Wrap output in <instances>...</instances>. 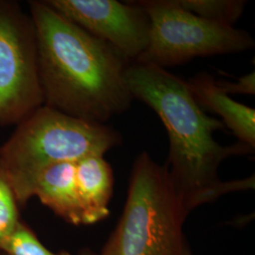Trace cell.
<instances>
[{
    "mask_svg": "<svg viewBox=\"0 0 255 255\" xmlns=\"http://www.w3.org/2000/svg\"><path fill=\"white\" fill-rule=\"evenodd\" d=\"M133 99L154 111L166 128L169 150L165 167L186 213L233 192L255 189V176L223 182L220 164L233 156L254 154L238 142L221 146L213 136L224 128L195 101L187 82L154 64L131 63L125 73Z\"/></svg>",
    "mask_w": 255,
    "mask_h": 255,
    "instance_id": "6da1fadb",
    "label": "cell"
},
{
    "mask_svg": "<svg viewBox=\"0 0 255 255\" xmlns=\"http://www.w3.org/2000/svg\"><path fill=\"white\" fill-rule=\"evenodd\" d=\"M28 6L36 28L44 105L100 124L127 111L134 99L125 78L130 64L125 57L46 1Z\"/></svg>",
    "mask_w": 255,
    "mask_h": 255,
    "instance_id": "7a4b0ae2",
    "label": "cell"
},
{
    "mask_svg": "<svg viewBox=\"0 0 255 255\" xmlns=\"http://www.w3.org/2000/svg\"><path fill=\"white\" fill-rule=\"evenodd\" d=\"M121 143L122 137L113 128L43 105L18 123L0 146V167L23 206L33 198L38 177L50 165L104 156Z\"/></svg>",
    "mask_w": 255,
    "mask_h": 255,
    "instance_id": "3957f363",
    "label": "cell"
},
{
    "mask_svg": "<svg viewBox=\"0 0 255 255\" xmlns=\"http://www.w3.org/2000/svg\"><path fill=\"white\" fill-rule=\"evenodd\" d=\"M187 217L165 165L144 151L132 165L118 225L99 255H193L183 233Z\"/></svg>",
    "mask_w": 255,
    "mask_h": 255,
    "instance_id": "277c9868",
    "label": "cell"
},
{
    "mask_svg": "<svg viewBox=\"0 0 255 255\" xmlns=\"http://www.w3.org/2000/svg\"><path fill=\"white\" fill-rule=\"evenodd\" d=\"M137 3L150 21L149 43L135 63L164 68L198 57L246 51L255 46L245 30L219 25L182 8L177 0H142Z\"/></svg>",
    "mask_w": 255,
    "mask_h": 255,
    "instance_id": "5b68a950",
    "label": "cell"
},
{
    "mask_svg": "<svg viewBox=\"0 0 255 255\" xmlns=\"http://www.w3.org/2000/svg\"><path fill=\"white\" fill-rule=\"evenodd\" d=\"M43 105L34 22L18 2L0 0V126L17 125Z\"/></svg>",
    "mask_w": 255,
    "mask_h": 255,
    "instance_id": "8992f818",
    "label": "cell"
},
{
    "mask_svg": "<svg viewBox=\"0 0 255 255\" xmlns=\"http://www.w3.org/2000/svg\"><path fill=\"white\" fill-rule=\"evenodd\" d=\"M65 18L114 46L130 64L149 43L150 21L137 1L46 0Z\"/></svg>",
    "mask_w": 255,
    "mask_h": 255,
    "instance_id": "52a82bcc",
    "label": "cell"
},
{
    "mask_svg": "<svg viewBox=\"0 0 255 255\" xmlns=\"http://www.w3.org/2000/svg\"><path fill=\"white\" fill-rule=\"evenodd\" d=\"M195 101L204 112L222 119L240 143L255 148V110L234 101L208 72H200L186 81Z\"/></svg>",
    "mask_w": 255,
    "mask_h": 255,
    "instance_id": "ba28073f",
    "label": "cell"
},
{
    "mask_svg": "<svg viewBox=\"0 0 255 255\" xmlns=\"http://www.w3.org/2000/svg\"><path fill=\"white\" fill-rule=\"evenodd\" d=\"M75 177L83 225L107 219L114 192V172L103 156L84 157L75 163Z\"/></svg>",
    "mask_w": 255,
    "mask_h": 255,
    "instance_id": "9c48e42d",
    "label": "cell"
},
{
    "mask_svg": "<svg viewBox=\"0 0 255 255\" xmlns=\"http://www.w3.org/2000/svg\"><path fill=\"white\" fill-rule=\"evenodd\" d=\"M75 163L63 162L50 165L38 177L32 197H36L65 222L83 225L82 207L78 196Z\"/></svg>",
    "mask_w": 255,
    "mask_h": 255,
    "instance_id": "30bf717a",
    "label": "cell"
},
{
    "mask_svg": "<svg viewBox=\"0 0 255 255\" xmlns=\"http://www.w3.org/2000/svg\"><path fill=\"white\" fill-rule=\"evenodd\" d=\"M178 4L197 16L219 25L234 27L246 7L243 0H177Z\"/></svg>",
    "mask_w": 255,
    "mask_h": 255,
    "instance_id": "8fae6325",
    "label": "cell"
},
{
    "mask_svg": "<svg viewBox=\"0 0 255 255\" xmlns=\"http://www.w3.org/2000/svg\"><path fill=\"white\" fill-rule=\"evenodd\" d=\"M19 206L9 179L0 167V253L22 221Z\"/></svg>",
    "mask_w": 255,
    "mask_h": 255,
    "instance_id": "7c38bea8",
    "label": "cell"
},
{
    "mask_svg": "<svg viewBox=\"0 0 255 255\" xmlns=\"http://www.w3.org/2000/svg\"><path fill=\"white\" fill-rule=\"evenodd\" d=\"M1 253L5 255H72L64 251L54 253L48 250L23 220L5 243Z\"/></svg>",
    "mask_w": 255,
    "mask_h": 255,
    "instance_id": "4fadbf2b",
    "label": "cell"
},
{
    "mask_svg": "<svg viewBox=\"0 0 255 255\" xmlns=\"http://www.w3.org/2000/svg\"><path fill=\"white\" fill-rule=\"evenodd\" d=\"M221 89L226 94H241V95H255V73L252 71L245 76L239 78L237 82H229L217 80Z\"/></svg>",
    "mask_w": 255,
    "mask_h": 255,
    "instance_id": "5bb4252c",
    "label": "cell"
},
{
    "mask_svg": "<svg viewBox=\"0 0 255 255\" xmlns=\"http://www.w3.org/2000/svg\"><path fill=\"white\" fill-rule=\"evenodd\" d=\"M79 255H99L98 254H96L95 252H93L91 250H89V249H83L82 250L81 252H80V254Z\"/></svg>",
    "mask_w": 255,
    "mask_h": 255,
    "instance_id": "9a60e30c",
    "label": "cell"
}]
</instances>
